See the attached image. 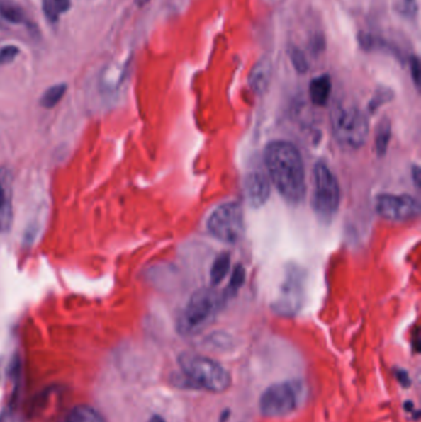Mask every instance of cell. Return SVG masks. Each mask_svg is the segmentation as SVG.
Listing matches in <instances>:
<instances>
[{
	"label": "cell",
	"instance_id": "6da1fadb",
	"mask_svg": "<svg viewBox=\"0 0 421 422\" xmlns=\"http://www.w3.org/2000/svg\"><path fill=\"white\" fill-rule=\"evenodd\" d=\"M268 178L286 202L298 205L306 193L305 167L302 154L288 141H272L264 149Z\"/></svg>",
	"mask_w": 421,
	"mask_h": 422
},
{
	"label": "cell",
	"instance_id": "7a4b0ae2",
	"mask_svg": "<svg viewBox=\"0 0 421 422\" xmlns=\"http://www.w3.org/2000/svg\"><path fill=\"white\" fill-rule=\"evenodd\" d=\"M183 378L196 389L220 394L231 387V375L223 365L209 357L183 353L178 358Z\"/></svg>",
	"mask_w": 421,
	"mask_h": 422
},
{
	"label": "cell",
	"instance_id": "3957f363",
	"mask_svg": "<svg viewBox=\"0 0 421 422\" xmlns=\"http://www.w3.org/2000/svg\"><path fill=\"white\" fill-rule=\"evenodd\" d=\"M224 295L213 289H199L191 295L178 316L177 330L182 336H193L214 321L224 305Z\"/></svg>",
	"mask_w": 421,
	"mask_h": 422
},
{
	"label": "cell",
	"instance_id": "277c9868",
	"mask_svg": "<svg viewBox=\"0 0 421 422\" xmlns=\"http://www.w3.org/2000/svg\"><path fill=\"white\" fill-rule=\"evenodd\" d=\"M314 192L311 207L316 217L322 224H329L339 212L341 204V187L339 179L330 167L319 161L313 172Z\"/></svg>",
	"mask_w": 421,
	"mask_h": 422
},
{
	"label": "cell",
	"instance_id": "5b68a950",
	"mask_svg": "<svg viewBox=\"0 0 421 422\" xmlns=\"http://www.w3.org/2000/svg\"><path fill=\"white\" fill-rule=\"evenodd\" d=\"M330 122L334 137L344 149H359L369 139V119L356 106H336L331 111Z\"/></svg>",
	"mask_w": 421,
	"mask_h": 422
},
{
	"label": "cell",
	"instance_id": "8992f818",
	"mask_svg": "<svg viewBox=\"0 0 421 422\" xmlns=\"http://www.w3.org/2000/svg\"><path fill=\"white\" fill-rule=\"evenodd\" d=\"M206 227L211 235L220 242L228 245L240 242L245 234V215L241 204L223 203L211 212Z\"/></svg>",
	"mask_w": 421,
	"mask_h": 422
},
{
	"label": "cell",
	"instance_id": "52a82bcc",
	"mask_svg": "<svg viewBox=\"0 0 421 422\" xmlns=\"http://www.w3.org/2000/svg\"><path fill=\"white\" fill-rule=\"evenodd\" d=\"M305 294V273L292 264L286 269L281 287L272 302L273 312L281 316L291 317L301 312Z\"/></svg>",
	"mask_w": 421,
	"mask_h": 422
},
{
	"label": "cell",
	"instance_id": "ba28073f",
	"mask_svg": "<svg viewBox=\"0 0 421 422\" xmlns=\"http://www.w3.org/2000/svg\"><path fill=\"white\" fill-rule=\"evenodd\" d=\"M297 405V388L288 382L269 385L259 397V413L266 418H282L289 415Z\"/></svg>",
	"mask_w": 421,
	"mask_h": 422
},
{
	"label": "cell",
	"instance_id": "9c48e42d",
	"mask_svg": "<svg viewBox=\"0 0 421 422\" xmlns=\"http://www.w3.org/2000/svg\"><path fill=\"white\" fill-rule=\"evenodd\" d=\"M376 212L391 222L414 220L420 214V204L417 198L409 194L384 193L376 199Z\"/></svg>",
	"mask_w": 421,
	"mask_h": 422
},
{
	"label": "cell",
	"instance_id": "30bf717a",
	"mask_svg": "<svg viewBox=\"0 0 421 422\" xmlns=\"http://www.w3.org/2000/svg\"><path fill=\"white\" fill-rule=\"evenodd\" d=\"M244 194L249 207H264L271 197V181L261 171L249 172L245 177Z\"/></svg>",
	"mask_w": 421,
	"mask_h": 422
},
{
	"label": "cell",
	"instance_id": "8fae6325",
	"mask_svg": "<svg viewBox=\"0 0 421 422\" xmlns=\"http://www.w3.org/2000/svg\"><path fill=\"white\" fill-rule=\"evenodd\" d=\"M13 220V174L9 169L0 167V234L10 230Z\"/></svg>",
	"mask_w": 421,
	"mask_h": 422
},
{
	"label": "cell",
	"instance_id": "7c38bea8",
	"mask_svg": "<svg viewBox=\"0 0 421 422\" xmlns=\"http://www.w3.org/2000/svg\"><path fill=\"white\" fill-rule=\"evenodd\" d=\"M271 76H272L271 62L266 58L261 59L249 74V86L252 88V91L257 94H264L271 82Z\"/></svg>",
	"mask_w": 421,
	"mask_h": 422
},
{
	"label": "cell",
	"instance_id": "4fadbf2b",
	"mask_svg": "<svg viewBox=\"0 0 421 422\" xmlns=\"http://www.w3.org/2000/svg\"><path fill=\"white\" fill-rule=\"evenodd\" d=\"M331 79L329 76H320L313 79L309 86V96L314 106H324L330 99Z\"/></svg>",
	"mask_w": 421,
	"mask_h": 422
},
{
	"label": "cell",
	"instance_id": "5bb4252c",
	"mask_svg": "<svg viewBox=\"0 0 421 422\" xmlns=\"http://www.w3.org/2000/svg\"><path fill=\"white\" fill-rule=\"evenodd\" d=\"M231 267V256L229 253H220L216 257L211 269V287H216L225 279Z\"/></svg>",
	"mask_w": 421,
	"mask_h": 422
},
{
	"label": "cell",
	"instance_id": "9a60e30c",
	"mask_svg": "<svg viewBox=\"0 0 421 422\" xmlns=\"http://www.w3.org/2000/svg\"><path fill=\"white\" fill-rule=\"evenodd\" d=\"M391 137H392L391 121L388 119H383L377 126L376 135H374V146H376V151H377L379 157H383L387 152Z\"/></svg>",
	"mask_w": 421,
	"mask_h": 422
},
{
	"label": "cell",
	"instance_id": "2e32d148",
	"mask_svg": "<svg viewBox=\"0 0 421 422\" xmlns=\"http://www.w3.org/2000/svg\"><path fill=\"white\" fill-rule=\"evenodd\" d=\"M63 422H106L101 414L98 413L96 410L86 406V405H79L73 408L69 413H68L66 418Z\"/></svg>",
	"mask_w": 421,
	"mask_h": 422
},
{
	"label": "cell",
	"instance_id": "e0dca14e",
	"mask_svg": "<svg viewBox=\"0 0 421 422\" xmlns=\"http://www.w3.org/2000/svg\"><path fill=\"white\" fill-rule=\"evenodd\" d=\"M0 15L11 24H26L28 18L23 8L9 0L0 1Z\"/></svg>",
	"mask_w": 421,
	"mask_h": 422
},
{
	"label": "cell",
	"instance_id": "ac0fdd59",
	"mask_svg": "<svg viewBox=\"0 0 421 422\" xmlns=\"http://www.w3.org/2000/svg\"><path fill=\"white\" fill-rule=\"evenodd\" d=\"M71 8V0H43V14L50 23H57L61 15Z\"/></svg>",
	"mask_w": 421,
	"mask_h": 422
},
{
	"label": "cell",
	"instance_id": "d6986e66",
	"mask_svg": "<svg viewBox=\"0 0 421 422\" xmlns=\"http://www.w3.org/2000/svg\"><path fill=\"white\" fill-rule=\"evenodd\" d=\"M66 91H67L66 84H56V86L48 88L47 91H45L43 96H41L40 104L46 109H52L61 101L63 96L66 94Z\"/></svg>",
	"mask_w": 421,
	"mask_h": 422
},
{
	"label": "cell",
	"instance_id": "ffe728a7",
	"mask_svg": "<svg viewBox=\"0 0 421 422\" xmlns=\"http://www.w3.org/2000/svg\"><path fill=\"white\" fill-rule=\"evenodd\" d=\"M244 283L245 268L241 264H236V266H235L234 272L231 274L229 285L226 287L225 293H224L225 300H228L230 297H235L240 289H241V287L244 285Z\"/></svg>",
	"mask_w": 421,
	"mask_h": 422
},
{
	"label": "cell",
	"instance_id": "44dd1931",
	"mask_svg": "<svg viewBox=\"0 0 421 422\" xmlns=\"http://www.w3.org/2000/svg\"><path fill=\"white\" fill-rule=\"evenodd\" d=\"M19 48L13 45H8V46H3L0 48V63L1 64H6L11 61H14V58L19 55Z\"/></svg>",
	"mask_w": 421,
	"mask_h": 422
},
{
	"label": "cell",
	"instance_id": "7402d4cb",
	"mask_svg": "<svg viewBox=\"0 0 421 422\" xmlns=\"http://www.w3.org/2000/svg\"><path fill=\"white\" fill-rule=\"evenodd\" d=\"M291 58H292L293 66L296 67L297 71H299V72H306L308 62H306L305 57H304L302 51H299L297 48H293L292 53H291Z\"/></svg>",
	"mask_w": 421,
	"mask_h": 422
},
{
	"label": "cell",
	"instance_id": "603a6c76",
	"mask_svg": "<svg viewBox=\"0 0 421 422\" xmlns=\"http://www.w3.org/2000/svg\"><path fill=\"white\" fill-rule=\"evenodd\" d=\"M399 9L403 14L412 16L417 13V3H415V0H403Z\"/></svg>",
	"mask_w": 421,
	"mask_h": 422
},
{
	"label": "cell",
	"instance_id": "cb8c5ba5",
	"mask_svg": "<svg viewBox=\"0 0 421 422\" xmlns=\"http://www.w3.org/2000/svg\"><path fill=\"white\" fill-rule=\"evenodd\" d=\"M410 71H412V77L414 79L415 86H420V62H419V58L412 57L410 61Z\"/></svg>",
	"mask_w": 421,
	"mask_h": 422
},
{
	"label": "cell",
	"instance_id": "d4e9b609",
	"mask_svg": "<svg viewBox=\"0 0 421 422\" xmlns=\"http://www.w3.org/2000/svg\"><path fill=\"white\" fill-rule=\"evenodd\" d=\"M420 169H419V166H412V177L414 179V183L417 184V187H419V184H420L421 177H420Z\"/></svg>",
	"mask_w": 421,
	"mask_h": 422
},
{
	"label": "cell",
	"instance_id": "484cf974",
	"mask_svg": "<svg viewBox=\"0 0 421 422\" xmlns=\"http://www.w3.org/2000/svg\"><path fill=\"white\" fill-rule=\"evenodd\" d=\"M150 422H166V421H164V420H163V418H161V416H158V415H155V416H153V418H151V420H150Z\"/></svg>",
	"mask_w": 421,
	"mask_h": 422
},
{
	"label": "cell",
	"instance_id": "4316f807",
	"mask_svg": "<svg viewBox=\"0 0 421 422\" xmlns=\"http://www.w3.org/2000/svg\"><path fill=\"white\" fill-rule=\"evenodd\" d=\"M150 0H136V4L139 5V6H144L145 4H147Z\"/></svg>",
	"mask_w": 421,
	"mask_h": 422
}]
</instances>
